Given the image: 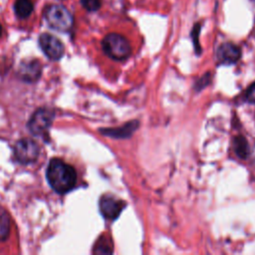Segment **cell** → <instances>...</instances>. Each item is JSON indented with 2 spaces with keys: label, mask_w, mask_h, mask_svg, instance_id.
<instances>
[{
  "label": "cell",
  "mask_w": 255,
  "mask_h": 255,
  "mask_svg": "<svg viewBox=\"0 0 255 255\" xmlns=\"http://www.w3.org/2000/svg\"><path fill=\"white\" fill-rule=\"evenodd\" d=\"M19 74L21 78L28 82L36 81L41 75L40 64L36 60L25 62L21 65L19 69Z\"/></svg>",
  "instance_id": "9c48e42d"
},
{
  "label": "cell",
  "mask_w": 255,
  "mask_h": 255,
  "mask_svg": "<svg viewBox=\"0 0 255 255\" xmlns=\"http://www.w3.org/2000/svg\"><path fill=\"white\" fill-rule=\"evenodd\" d=\"M125 203L112 195H104L100 199V211L107 219H116L124 209Z\"/></svg>",
  "instance_id": "52a82bcc"
},
{
  "label": "cell",
  "mask_w": 255,
  "mask_h": 255,
  "mask_svg": "<svg viewBox=\"0 0 255 255\" xmlns=\"http://www.w3.org/2000/svg\"><path fill=\"white\" fill-rule=\"evenodd\" d=\"M81 4L83 5V7L90 11V12H94L100 9L101 7V1L100 0H81Z\"/></svg>",
  "instance_id": "9a60e30c"
},
{
  "label": "cell",
  "mask_w": 255,
  "mask_h": 255,
  "mask_svg": "<svg viewBox=\"0 0 255 255\" xmlns=\"http://www.w3.org/2000/svg\"><path fill=\"white\" fill-rule=\"evenodd\" d=\"M245 99L247 102L251 104H255V82L251 86H249V88L247 89L245 93Z\"/></svg>",
  "instance_id": "2e32d148"
},
{
  "label": "cell",
  "mask_w": 255,
  "mask_h": 255,
  "mask_svg": "<svg viewBox=\"0 0 255 255\" xmlns=\"http://www.w3.org/2000/svg\"><path fill=\"white\" fill-rule=\"evenodd\" d=\"M39 44L44 52V54L51 60H59L64 54V45L63 43L55 36L43 33L39 37Z\"/></svg>",
  "instance_id": "8992f818"
},
{
  "label": "cell",
  "mask_w": 255,
  "mask_h": 255,
  "mask_svg": "<svg viewBox=\"0 0 255 255\" xmlns=\"http://www.w3.org/2000/svg\"><path fill=\"white\" fill-rule=\"evenodd\" d=\"M251 156H252V159H253V162H254V164H255V146H254V148H253V150L251 151Z\"/></svg>",
  "instance_id": "ac0fdd59"
},
{
  "label": "cell",
  "mask_w": 255,
  "mask_h": 255,
  "mask_svg": "<svg viewBox=\"0 0 255 255\" xmlns=\"http://www.w3.org/2000/svg\"><path fill=\"white\" fill-rule=\"evenodd\" d=\"M1 34H2V26L0 25V37H1Z\"/></svg>",
  "instance_id": "d6986e66"
},
{
  "label": "cell",
  "mask_w": 255,
  "mask_h": 255,
  "mask_svg": "<svg viewBox=\"0 0 255 255\" xmlns=\"http://www.w3.org/2000/svg\"><path fill=\"white\" fill-rule=\"evenodd\" d=\"M54 119V113L46 108L37 110L31 117L28 128L29 130L35 135H42L47 132Z\"/></svg>",
  "instance_id": "5b68a950"
},
{
  "label": "cell",
  "mask_w": 255,
  "mask_h": 255,
  "mask_svg": "<svg viewBox=\"0 0 255 255\" xmlns=\"http://www.w3.org/2000/svg\"><path fill=\"white\" fill-rule=\"evenodd\" d=\"M241 56L239 47L233 43H223L217 50V59L220 64L232 65L235 64Z\"/></svg>",
  "instance_id": "ba28073f"
},
{
  "label": "cell",
  "mask_w": 255,
  "mask_h": 255,
  "mask_svg": "<svg viewBox=\"0 0 255 255\" xmlns=\"http://www.w3.org/2000/svg\"><path fill=\"white\" fill-rule=\"evenodd\" d=\"M95 254H111L113 253V244L109 238L106 236H102L98 239L95 244L94 251Z\"/></svg>",
  "instance_id": "5bb4252c"
},
{
  "label": "cell",
  "mask_w": 255,
  "mask_h": 255,
  "mask_svg": "<svg viewBox=\"0 0 255 255\" xmlns=\"http://www.w3.org/2000/svg\"><path fill=\"white\" fill-rule=\"evenodd\" d=\"M40 153L39 145L30 138H22L18 140L14 146V155L16 159L23 164L35 161Z\"/></svg>",
  "instance_id": "277c9868"
},
{
  "label": "cell",
  "mask_w": 255,
  "mask_h": 255,
  "mask_svg": "<svg viewBox=\"0 0 255 255\" xmlns=\"http://www.w3.org/2000/svg\"><path fill=\"white\" fill-rule=\"evenodd\" d=\"M10 232V216L4 207L0 206V241L7 239Z\"/></svg>",
  "instance_id": "4fadbf2b"
},
{
  "label": "cell",
  "mask_w": 255,
  "mask_h": 255,
  "mask_svg": "<svg viewBox=\"0 0 255 255\" xmlns=\"http://www.w3.org/2000/svg\"><path fill=\"white\" fill-rule=\"evenodd\" d=\"M137 126H138V122L133 121V122H129V123H128L125 126L120 127V128L103 129L102 132L109 135V136L123 138V137H128V136L131 135V133L136 129Z\"/></svg>",
  "instance_id": "30bf717a"
},
{
  "label": "cell",
  "mask_w": 255,
  "mask_h": 255,
  "mask_svg": "<svg viewBox=\"0 0 255 255\" xmlns=\"http://www.w3.org/2000/svg\"><path fill=\"white\" fill-rule=\"evenodd\" d=\"M45 19L52 29L59 32L69 31L74 22L70 11L59 4H52L46 8Z\"/></svg>",
  "instance_id": "3957f363"
},
{
  "label": "cell",
  "mask_w": 255,
  "mask_h": 255,
  "mask_svg": "<svg viewBox=\"0 0 255 255\" xmlns=\"http://www.w3.org/2000/svg\"><path fill=\"white\" fill-rule=\"evenodd\" d=\"M33 2L31 0H16L14 3V11L19 18H27L33 12Z\"/></svg>",
  "instance_id": "8fae6325"
},
{
  "label": "cell",
  "mask_w": 255,
  "mask_h": 255,
  "mask_svg": "<svg viewBox=\"0 0 255 255\" xmlns=\"http://www.w3.org/2000/svg\"><path fill=\"white\" fill-rule=\"evenodd\" d=\"M47 179L50 186L56 192L63 194L75 186L77 173L70 164L59 158H53L47 168Z\"/></svg>",
  "instance_id": "6da1fadb"
},
{
  "label": "cell",
  "mask_w": 255,
  "mask_h": 255,
  "mask_svg": "<svg viewBox=\"0 0 255 255\" xmlns=\"http://www.w3.org/2000/svg\"><path fill=\"white\" fill-rule=\"evenodd\" d=\"M104 52L116 61H124L131 54V47L128 39L121 34H108L102 41Z\"/></svg>",
  "instance_id": "7a4b0ae2"
},
{
  "label": "cell",
  "mask_w": 255,
  "mask_h": 255,
  "mask_svg": "<svg viewBox=\"0 0 255 255\" xmlns=\"http://www.w3.org/2000/svg\"><path fill=\"white\" fill-rule=\"evenodd\" d=\"M199 30H200V25L196 24L193 27L192 30V39H193V43H194V47L196 49V52L199 53L200 49H199V44H198V35H199Z\"/></svg>",
  "instance_id": "e0dca14e"
},
{
  "label": "cell",
  "mask_w": 255,
  "mask_h": 255,
  "mask_svg": "<svg viewBox=\"0 0 255 255\" xmlns=\"http://www.w3.org/2000/svg\"><path fill=\"white\" fill-rule=\"evenodd\" d=\"M234 149L236 154L240 158H247L250 154V147L248 145V142L244 136H236L234 138Z\"/></svg>",
  "instance_id": "7c38bea8"
}]
</instances>
